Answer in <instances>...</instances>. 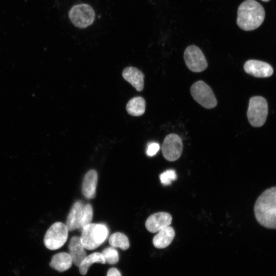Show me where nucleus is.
Instances as JSON below:
<instances>
[{
	"instance_id": "obj_1",
	"label": "nucleus",
	"mask_w": 276,
	"mask_h": 276,
	"mask_svg": "<svg viewBox=\"0 0 276 276\" xmlns=\"http://www.w3.org/2000/svg\"><path fill=\"white\" fill-rule=\"evenodd\" d=\"M258 222L262 226L276 229V187L265 190L259 196L254 206Z\"/></svg>"
},
{
	"instance_id": "obj_2",
	"label": "nucleus",
	"mask_w": 276,
	"mask_h": 276,
	"mask_svg": "<svg viewBox=\"0 0 276 276\" xmlns=\"http://www.w3.org/2000/svg\"><path fill=\"white\" fill-rule=\"evenodd\" d=\"M265 12L263 6L255 0H245L238 7L237 24L244 31L258 28L263 22Z\"/></svg>"
},
{
	"instance_id": "obj_3",
	"label": "nucleus",
	"mask_w": 276,
	"mask_h": 276,
	"mask_svg": "<svg viewBox=\"0 0 276 276\" xmlns=\"http://www.w3.org/2000/svg\"><path fill=\"white\" fill-rule=\"evenodd\" d=\"M108 233L105 224L90 223L82 229L80 239L85 249L93 250L105 241Z\"/></svg>"
},
{
	"instance_id": "obj_4",
	"label": "nucleus",
	"mask_w": 276,
	"mask_h": 276,
	"mask_svg": "<svg viewBox=\"0 0 276 276\" xmlns=\"http://www.w3.org/2000/svg\"><path fill=\"white\" fill-rule=\"evenodd\" d=\"M268 114V104L261 96H254L249 101L247 117L250 124L255 127H260L265 123Z\"/></svg>"
},
{
	"instance_id": "obj_5",
	"label": "nucleus",
	"mask_w": 276,
	"mask_h": 276,
	"mask_svg": "<svg viewBox=\"0 0 276 276\" xmlns=\"http://www.w3.org/2000/svg\"><path fill=\"white\" fill-rule=\"evenodd\" d=\"M68 230L65 224L57 222L53 224L46 232L44 237V244L50 250H56L61 247L66 242Z\"/></svg>"
},
{
	"instance_id": "obj_6",
	"label": "nucleus",
	"mask_w": 276,
	"mask_h": 276,
	"mask_svg": "<svg viewBox=\"0 0 276 276\" xmlns=\"http://www.w3.org/2000/svg\"><path fill=\"white\" fill-rule=\"evenodd\" d=\"M190 92L193 99L206 109L213 108L217 105V100L212 88L202 80L193 83Z\"/></svg>"
},
{
	"instance_id": "obj_7",
	"label": "nucleus",
	"mask_w": 276,
	"mask_h": 276,
	"mask_svg": "<svg viewBox=\"0 0 276 276\" xmlns=\"http://www.w3.org/2000/svg\"><path fill=\"white\" fill-rule=\"evenodd\" d=\"M73 24L80 28H85L91 25L95 18L93 8L89 5L81 4L73 6L68 13Z\"/></svg>"
},
{
	"instance_id": "obj_8",
	"label": "nucleus",
	"mask_w": 276,
	"mask_h": 276,
	"mask_svg": "<svg viewBox=\"0 0 276 276\" xmlns=\"http://www.w3.org/2000/svg\"><path fill=\"white\" fill-rule=\"evenodd\" d=\"M183 58L186 66L193 72H201L208 67V62L203 52L195 45H190L186 49Z\"/></svg>"
},
{
	"instance_id": "obj_9",
	"label": "nucleus",
	"mask_w": 276,
	"mask_h": 276,
	"mask_svg": "<svg viewBox=\"0 0 276 276\" xmlns=\"http://www.w3.org/2000/svg\"><path fill=\"white\" fill-rule=\"evenodd\" d=\"M182 149L181 138L174 133L169 134L166 136L162 147L164 157L170 162L178 159L181 155Z\"/></svg>"
},
{
	"instance_id": "obj_10",
	"label": "nucleus",
	"mask_w": 276,
	"mask_h": 276,
	"mask_svg": "<svg viewBox=\"0 0 276 276\" xmlns=\"http://www.w3.org/2000/svg\"><path fill=\"white\" fill-rule=\"evenodd\" d=\"M243 67L247 74L258 78L270 77L273 72V68L269 64L254 59L247 60Z\"/></svg>"
},
{
	"instance_id": "obj_11",
	"label": "nucleus",
	"mask_w": 276,
	"mask_h": 276,
	"mask_svg": "<svg viewBox=\"0 0 276 276\" xmlns=\"http://www.w3.org/2000/svg\"><path fill=\"white\" fill-rule=\"evenodd\" d=\"M172 220L171 215L167 212H160L151 215L145 222L146 229L150 233L158 232L162 228L169 226Z\"/></svg>"
},
{
	"instance_id": "obj_12",
	"label": "nucleus",
	"mask_w": 276,
	"mask_h": 276,
	"mask_svg": "<svg viewBox=\"0 0 276 276\" xmlns=\"http://www.w3.org/2000/svg\"><path fill=\"white\" fill-rule=\"evenodd\" d=\"M84 204L81 201L75 202L67 217L66 226L69 231L80 228Z\"/></svg>"
},
{
	"instance_id": "obj_13",
	"label": "nucleus",
	"mask_w": 276,
	"mask_h": 276,
	"mask_svg": "<svg viewBox=\"0 0 276 276\" xmlns=\"http://www.w3.org/2000/svg\"><path fill=\"white\" fill-rule=\"evenodd\" d=\"M68 248L73 263L79 267L81 261L86 256L85 248L81 242L80 237H73L70 241Z\"/></svg>"
},
{
	"instance_id": "obj_14",
	"label": "nucleus",
	"mask_w": 276,
	"mask_h": 276,
	"mask_svg": "<svg viewBox=\"0 0 276 276\" xmlns=\"http://www.w3.org/2000/svg\"><path fill=\"white\" fill-rule=\"evenodd\" d=\"M122 76L137 91H141L143 89L144 75L137 68L131 66L125 68Z\"/></svg>"
},
{
	"instance_id": "obj_15",
	"label": "nucleus",
	"mask_w": 276,
	"mask_h": 276,
	"mask_svg": "<svg viewBox=\"0 0 276 276\" xmlns=\"http://www.w3.org/2000/svg\"><path fill=\"white\" fill-rule=\"evenodd\" d=\"M98 183V174L96 170H90L85 175L82 184V192L84 197L94 198Z\"/></svg>"
},
{
	"instance_id": "obj_16",
	"label": "nucleus",
	"mask_w": 276,
	"mask_h": 276,
	"mask_svg": "<svg viewBox=\"0 0 276 276\" xmlns=\"http://www.w3.org/2000/svg\"><path fill=\"white\" fill-rule=\"evenodd\" d=\"M175 237V231L170 226L162 228L153 237L152 242L157 248H164L169 246Z\"/></svg>"
},
{
	"instance_id": "obj_17",
	"label": "nucleus",
	"mask_w": 276,
	"mask_h": 276,
	"mask_svg": "<svg viewBox=\"0 0 276 276\" xmlns=\"http://www.w3.org/2000/svg\"><path fill=\"white\" fill-rule=\"evenodd\" d=\"M73 261L68 253L62 252L54 255L50 263L52 268L59 272L68 269L72 265Z\"/></svg>"
},
{
	"instance_id": "obj_18",
	"label": "nucleus",
	"mask_w": 276,
	"mask_h": 276,
	"mask_svg": "<svg viewBox=\"0 0 276 276\" xmlns=\"http://www.w3.org/2000/svg\"><path fill=\"white\" fill-rule=\"evenodd\" d=\"M146 102L141 97H135L131 99L126 105L127 112L133 116H140L145 111Z\"/></svg>"
},
{
	"instance_id": "obj_19",
	"label": "nucleus",
	"mask_w": 276,
	"mask_h": 276,
	"mask_svg": "<svg viewBox=\"0 0 276 276\" xmlns=\"http://www.w3.org/2000/svg\"><path fill=\"white\" fill-rule=\"evenodd\" d=\"M105 264L104 258L100 252H94L88 256H86L81 261L79 266V270L81 275H85L89 267L94 263Z\"/></svg>"
},
{
	"instance_id": "obj_20",
	"label": "nucleus",
	"mask_w": 276,
	"mask_h": 276,
	"mask_svg": "<svg viewBox=\"0 0 276 276\" xmlns=\"http://www.w3.org/2000/svg\"><path fill=\"white\" fill-rule=\"evenodd\" d=\"M109 243L111 246L120 248L122 250L127 249L130 246L128 237L120 232L112 234L109 238Z\"/></svg>"
},
{
	"instance_id": "obj_21",
	"label": "nucleus",
	"mask_w": 276,
	"mask_h": 276,
	"mask_svg": "<svg viewBox=\"0 0 276 276\" xmlns=\"http://www.w3.org/2000/svg\"><path fill=\"white\" fill-rule=\"evenodd\" d=\"M105 263L113 265L117 263L119 260L118 250L113 247H108L102 252Z\"/></svg>"
},
{
	"instance_id": "obj_22",
	"label": "nucleus",
	"mask_w": 276,
	"mask_h": 276,
	"mask_svg": "<svg viewBox=\"0 0 276 276\" xmlns=\"http://www.w3.org/2000/svg\"><path fill=\"white\" fill-rule=\"evenodd\" d=\"M93 217V210L90 204H84L80 229L81 230L91 223Z\"/></svg>"
},
{
	"instance_id": "obj_23",
	"label": "nucleus",
	"mask_w": 276,
	"mask_h": 276,
	"mask_svg": "<svg viewBox=\"0 0 276 276\" xmlns=\"http://www.w3.org/2000/svg\"><path fill=\"white\" fill-rule=\"evenodd\" d=\"M159 178L161 183L164 186H168L170 185L172 181L176 179L177 175L175 170L169 169L160 174Z\"/></svg>"
},
{
	"instance_id": "obj_24",
	"label": "nucleus",
	"mask_w": 276,
	"mask_h": 276,
	"mask_svg": "<svg viewBox=\"0 0 276 276\" xmlns=\"http://www.w3.org/2000/svg\"><path fill=\"white\" fill-rule=\"evenodd\" d=\"M160 149L159 145L157 143H149L147 148L146 154L149 156L155 155Z\"/></svg>"
},
{
	"instance_id": "obj_25",
	"label": "nucleus",
	"mask_w": 276,
	"mask_h": 276,
	"mask_svg": "<svg viewBox=\"0 0 276 276\" xmlns=\"http://www.w3.org/2000/svg\"><path fill=\"white\" fill-rule=\"evenodd\" d=\"M106 276H122V275L119 270L112 267L108 270Z\"/></svg>"
},
{
	"instance_id": "obj_26",
	"label": "nucleus",
	"mask_w": 276,
	"mask_h": 276,
	"mask_svg": "<svg viewBox=\"0 0 276 276\" xmlns=\"http://www.w3.org/2000/svg\"><path fill=\"white\" fill-rule=\"evenodd\" d=\"M261 1H262L263 2H268L270 0H261Z\"/></svg>"
}]
</instances>
